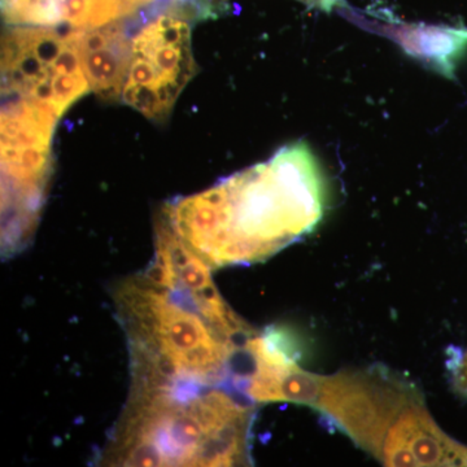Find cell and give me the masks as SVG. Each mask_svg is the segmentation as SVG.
I'll list each match as a JSON object with an SVG mask.
<instances>
[{
    "label": "cell",
    "instance_id": "1",
    "mask_svg": "<svg viewBox=\"0 0 467 467\" xmlns=\"http://www.w3.org/2000/svg\"><path fill=\"white\" fill-rule=\"evenodd\" d=\"M326 207V183L304 142L216 186L168 202L160 213L211 269L259 263L312 233Z\"/></svg>",
    "mask_w": 467,
    "mask_h": 467
},
{
    "label": "cell",
    "instance_id": "2",
    "mask_svg": "<svg viewBox=\"0 0 467 467\" xmlns=\"http://www.w3.org/2000/svg\"><path fill=\"white\" fill-rule=\"evenodd\" d=\"M113 300L130 349L131 384L193 383L244 389L247 343L257 334L213 281L129 276Z\"/></svg>",
    "mask_w": 467,
    "mask_h": 467
},
{
    "label": "cell",
    "instance_id": "3",
    "mask_svg": "<svg viewBox=\"0 0 467 467\" xmlns=\"http://www.w3.org/2000/svg\"><path fill=\"white\" fill-rule=\"evenodd\" d=\"M269 398L315 409L384 466H467V447L438 426L422 391L383 365L317 376L295 362Z\"/></svg>",
    "mask_w": 467,
    "mask_h": 467
},
{
    "label": "cell",
    "instance_id": "4",
    "mask_svg": "<svg viewBox=\"0 0 467 467\" xmlns=\"http://www.w3.org/2000/svg\"><path fill=\"white\" fill-rule=\"evenodd\" d=\"M254 402L238 387L131 384L103 466H250Z\"/></svg>",
    "mask_w": 467,
    "mask_h": 467
},
{
    "label": "cell",
    "instance_id": "5",
    "mask_svg": "<svg viewBox=\"0 0 467 467\" xmlns=\"http://www.w3.org/2000/svg\"><path fill=\"white\" fill-rule=\"evenodd\" d=\"M2 250L11 256L32 241L50 182L58 117L36 101L3 98Z\"/></svg>",
    "mask_w": 467,
    "mask_h": 467
},
{
    "label": "cell",
    "instance_id": "6",
    "mask_svg": "<svg viewBox=\"0 0 467 467\" xmlns=\"http://www.w3.org/2000/svg\"><path fill=\"white\" fill-rule=\"evenodd\" d=\"M82 30L11 26L2 39V97L45 104L58 116L90 91Z\"/></svg>",
    "mask_w": 467,
    "mask_h": 467
},
{
    "label": "cell",
    "instance_id": "7",
    "mask_svg": "<svg viewBox=\"0 0 467 467\" xmlns=\"http://www.w3.org/2000/svg\"><path fill=\"white\" fill-rule=\"evenodd\" d=\"M186 11V3H174L152 12L131 36L121 100L147 119H167L195 73Z\"/></svg>",
    "mask_w": 467,
    "mask_h": 467
},
{
    "label": "cell",
    "instance_id": "8",
    "mask_svg": "<svg viewBox=\"0 0 467 467\" xmlns=\"http://www.w3.org/2000/svg\"><path fill=\"white\" fill-rule=\"evenodd\" d=\"M162 3L165 0H2V14L9 26L86 30L140 17L164 8Z\"/></svg>",
    "mask_w": 467,
    "mask_h": 467
},
{
    "label": "cell",
    "instance_id": "9",
    "mask_svg": "<svg viewBox=\"0 0 467 467\" xmlns=\"http://www.w3.org/2000/svg\"><path fill=\"white\" fill-rule=\"evenodd\" d=\"M79 48L90 90L103 99H121L130 63V27L117 21L82 30Z\"/></svg>",
    "mask_w": 467,
    "mask_h": 467
},
{
    "label": "cell",
    "instance_id": "10",
    "mask_svg": "<svg viewBox=\"0 0 467 467\" xmlns=\"http://www.w3.org/2000/svg\"><path fill=\"white\" fill-rule=\"evenodd\" d=\"M371 26H377V32L399 43L423 66L448 78H453L457 63L467 50L466 27L396 23Z\"/></svg>",
    "mask_w": 467,
    "mask_h": 467
},
{
    "label": "cell",
    "instance_id": "11",
    "mask_svg": "<svg viewBox=\"0 0 467 467\" xmlns=\"http://www.w3.org/2000/svg\"><path fill=\"white\" fill-rule=\"evenodd\" d=\"M454 387L461 395L467 398V352L460 359L456 368H453Z\"/></svg>",
    "mask_w": 467,
    "mask_h": 467
},
{
    "label": "cell",
    "instance_id": "12",
    "mask_svg": "<svg viewBox=\"0 0 467 467\" xmlns=\"http://www.w3.org/2000/svg\"><path fill=\"white\" fill-rule=\"evenodd\" d=\"M300 3L308 5V7L321 9V11L330 12L335 7H344V0H299Z\"/></svg>",
    "mask_w": 467,
    "mask_h": 467
}]
</instances>
